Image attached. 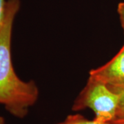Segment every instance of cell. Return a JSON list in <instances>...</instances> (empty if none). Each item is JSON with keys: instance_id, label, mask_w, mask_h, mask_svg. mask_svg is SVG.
<instances>
[{"instance_id": "5", "label": "cell", "mask_w": 124, "mask_h": 124, "mask_svg": "<svg viewBox=\"0 0 124 124\" xmlns=\"http://www.w3.org/2000/svg\"><path fill=\"white\" fill-rule=\"evenodd\" d=\"M57 124H111L110 123H104L98 121L94 119L88 120L80 115H71L68 116L66 119Z\"/></svg>"}, {"instance_id": "1", "label": "cell", "mask_w": 124, "mask_h": 124, "mask_svg": "<svg viewBox=\"0 0 124 124\" xmlns=\"http://www.w3.org/2000/svg\"><path fill=\"white\" fill-rule=\"evenodd\" d=\"M19 0H7L0 30V104L15 117L23 119L39 97V88L32 80L24 81L15 73L11 56V39Z\"/></svg>"}, {"instance_id": "6", "label": "cell", "mask_w": 124, "mask_h": 124, "mask_svg": "<svg viewBox=\"0 0 124 124\" xmlns=\"http://www.w3.org/2000/svg\"><path fill=\"white\" fill-rule=\"evenodd\" d=\"M117 13L119 16L121 26L124 31V2H120L117 6Z\"/></svg>"}, {"instance_id": "7", "label": "cell", "mask_w": 124, "mask_h": 124, "mask_svg": "<svg viewBox=\"0 0 124 124\" xmlns=\"http://www.w3.org/2000/svg\"><path fill=\"white\" fill-rule=\"evenodd\" d=\"M6 1H5V0H0V30H1L3 21H4Z\"/></svg>"}, {"instance_id": "9", "label": "cell", "mask_w": 124, "mask_h": 124, "mask_svg": "<svg viewBox=\"0 0 124 124\" xmlns=\"http://www.w3.org/2000/svg\"><path fill=\"white\" fill-rule=\"evenodd\" d=\"M111 124V123H110Z\"/></svg>"}, {"instance_id": "2", "label": "cell", "mask_w": 124, "mask_h": 124, "mask_svg": "<svg viewBox=\"0 0 124 124\" xmlns=\"http://www.w3.org/2000/svg\"><path fill=\"white\" fill-rule=\"evenodd\" d=\"M119 96L107 85L89 77L87 84L81 91L72 107L79 111L90 108L94 112V119L110 123L116 119Z\"/></svg>"}, {"instance_id": "4", "label": "cell", "mask_w": 124, "mask_h": 124, "mask_svg": "<svg viewBox=\"0 0 124 124\" xmlns=\"http://www.w3.org/2000/svg\"><path fill=\"white\" fill-rule=\"evenodd\" d=\"M108 86L119 96V103L116 110V119H124V84Z\"/></svg>"}, {"instance_id": "8", "label": "cell", "mask_w": 124, "mask_h": 124, "mask_svg": "<svg viewBox=\"0 0 124 124\" xmlns=\"http://www.w3.org/2000/svg\"><path fill=\"white\" fill-rule=\"evenodd\" d=\"M0 124H6V122H5V120L4 119V117H2L1 116H0Z\"/></svg>"}, {"instance_id": "3", "label": "cell", "mask_w": 124, "mask_h": 124, "mask_svg": "<svg viewBox=\"0 0 124 124\" xmlns=\"http://www.w3.org/2000/svg\"><path fill=\"white\" fill-rule=\"evenodd\" d=\"M89 77L107 85L124 84V45L119 53L103 66L90 71Z\"/></svg>"}]
</instances>
